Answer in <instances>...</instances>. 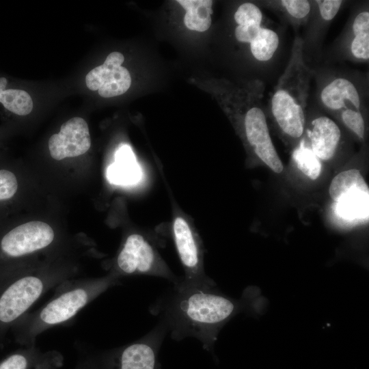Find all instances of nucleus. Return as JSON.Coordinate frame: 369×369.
<instances>
[{
  "label": "nucleus",
  "instance_id": "obj_1",
  "mask_svg": "<svg viewBox=\"0 0 369 369\" xmlns=\"http://www.w3.org/2000/svg\"><path fill=\"white\" fill-rule=\"evenodd\" d=\"M214 286L174 284L150 311L165 323L173 340L193 337L212 352L221 328L245 305L219 293Z\"/></svg>",
  "mask_w": 369,
  "mask_h": 369
},
{
  "label": "nucleus",
  "instance_id": "obj_2",
  "mask_svg": "<svg viewBox=\"0 0 369 369\" xmlns=\"http://www.w3.org/2000/svg\"><path fill=\"white\" fill-rule=\"evenodd\" d=\"M112 274L100 278L67 279L55 288L53 297L29 312L12 328L15 342L23 346L36 344L39 335L72 321L77 314L109 288L120 284Z\"/></svg>",
  "mask_w": 369,
  "mask_h": 369
},
{
  "label": "nucleus",
  "instance_id": "obj_3",
  "mask_svg": "<svg viewBox=\"0 0 369 369\" xmlns=\"http://www.w3.org/2000/svg\"><path fill=\"white\" fill-rule=\"evenodd\" d=\"M305 42L296 36L288 64L270 99V111L277 126L296 146L306 128V109L314 72L304 59Z\"/></svg>",
  "mask_w": 369,
  "mask_h": 369
},
{
  "label": "nucleus",
  "instance_id": "obj_4",
  "mask_svg": "<svg viewBox=\"0 0 369 369\" xmlns=\"http://www.w3.org/2000/svg\"><path fill=\"white\" fill-rule=\"evenodd\" d=\"M74 273L69 268L30 269L17 263L0 268V347L33 305Z\"/></svg>",
  "mask_w": 369,
  "mask_h": 369
},
{
  "label": "nucleus",
  "instance_id": "obj_5",
  "mask_svg": "<svg viewBox=\"0 0 369 369\" xmlns=\"http://www.w3.org/2000/svg\"><path fill=\"white\" fill-rule=\"evenodd\" d=\"M264 92V84L260 80H255L248 89L238 91V103L241 111L238 110L245 139L253 152L272 171L279 174L284 165L270 135L263 109Z\"/></svg>",
  "mask_w": 369,
  "mask_h": 369
},
{
  "label": "nucleus",
  "instance_id": "obj_6",
  "mask_svg": "<svg viewBox=\"0 0 369 369\" xmlns=\"http://www.w3.org/2000/svg\"><path fill=\"white\" fill-rule=\"evenodd\" d=\"M168 332L161 320L140 339L81 359L84 369H160L159 353Z\"/></svg>",
  "mask_w": 369,
  "mask_h": 369
},
{
  "label": "nucleus",
  "instance_id": "obj_7",
  "mask_svg": "<svg viewBox=\"0 0 369 369\" xmlns=\"http://www.w3.org/2000/svg\"><path fill=\"white\" fill-rule=\"evenodd\" d=\"M266 19L260 7L251 2L241 3L234 14L236 41L247 44L251 57L260 63L272 59L280 43L279 34L266 25Z\"/></svg>",
  "mask_w": 369,
  "mask_h": 369
},
{
  "label": "nucleus",
  "instance_id": "obj_8",
  "mask_svg": "<svg viewBox=\"0 0 369 369\" xmlns=\"http://www.w3.org/2000/svg\"><path fill=\"white\" fill-rule=\"evenodd\" d=\"M115 270L111 273L118 278L133 275H151L170 280L174 284L181 279L173 275L159 260L153 246L141 234L128 235L116 260Z\"/></svg>",
  "mask_w": 369,
  "mask_h": 369
},
{
  "label": "nucleus",
  "instance_id": "obj_9",
  "mask_svg": "<svg viewBox=\"0 0 369 369\" xmlns=\"http://www.w3.org/2000/svg\"><path fill=\"white\" fill-rule=\"evenodd\" d=\"M329 193L340 218L348 221L368 219L369 188L359 170L338 174L330 183Z\"/></svg>",
  "mask_w": 369,
  "mask_h": 369
},
{
  "label": "nucleus",
  "instance_id": "obj_10",
  "mask_svg": "<svg viewBox=\"0 0 369 369\" xmlns=\"http://www.w3.org/2000/svg\"><path fill=\"white\" fill-rule=\"evenodd\" d=\"M124 55L117 51L111 53L103 64L90 70L85 77L87 87L98 90L103 98H111L124 94L130 87L131 77L128 70L122 66Z\"/></svg>",
  "mask_w": 369,
  "mask_h": 369
},
{
  "label": "nucleus",
  "instance_id": "obj_11",
  "mask_svg": "<svg viewBox=\"0 0 369 369\" xmlns=\"http://www.w3.org/2000/svg\"><path fill=\"white\" fill-rule=\"evenodd\" d=\"M91 139L87 122L74 117L61 126L60 131L49 140V149L53 159L60 161L85 154L90 148Z\"/></svg>",
  "mask_w": 369,
  "mask_h": 369
},
{
  "label": "nucleus",
  "instance_id": "obj_12",
  "mask_svg": "<svg viewBox=\"0 0 369 369\" xmlns=\"http://www.w3.org/2000/svg\"><path fill=\"white\" fill-rule=\"evenodd\" d=\"M303 137L314 154L320 161H327L336 154L341 131L332 119L322 115L312 120Z\"/></svg>",
  "mask_w": 369,
  "mask_h": 369
},
{
  "label": "nucleus",
  "instance_id": "obj_13",
  "mask_svg": "<svg viewBox=\"0 0 369 369\" xmlns=\"http://www.w3.org/2000/svg\"><path fill=\"white\" fill-rule=\"evenodd\" d=\"M320 101L326 109L338 114L345 109L360 111L362 107L361 94L356 85L344 77H336L321 89Z\"/></svg>",
  "mask_w": 369,
  "mask_h": 369
},
{
  "label": "nucleus",
  "instance_id": "obj_14",
  "mask_svg": "<svg viewBox=\"0 0 369 369\" xmlns=\"http://www.w3.org/2000/svg\"><path fill=\"white\" fill-rule=\"evenodd\" d=\"M344 53L349 59L368 62L369 59V12L359 10L351 18L342 42Z\"/></svg>",
  "mask_w": 369,
  "mask_h": 369
},
{
  "label": "nucleus",
  "instance_id": "obj_15",
  "mask_svg": "<svg viewBox=\"0 0 369 369\" xmlns=\"http://www.w3.org/2000/svg\"><path fill=\"white\" fill-rule=\"evenodd\" d=\"M106 176L115 185H133L141 180V169L128 145L123 144L116 150L115 161L107 167Z\"/></svg>",
  "mask_w": 369,
  "mask_h": 369
},
{
  "label": "nucleus",
  "instance_id": "obj_16",
  "mask_svg": "<svg viewBox=\"0 0 369 369\" xmlns=\"http://www.w3.org/2000/svg\"><path fill=\"white\" fill-rule=\"evenodd\" d=\"M185 10L184 24L191 30L203 32L208 30L212 23L213 3L210 0H178Z\"/></svg>",
  "mask_w": 369,
  "mask_h": 369
},
{
  "label": "nucleus",
  "instance_id": "obj_17",
  "mask_svg": "<svg viewBox=\"0 0 369 369\" xmlns=\"http://www.w3.org/2000/svg\"><path fill=\"white\" fill-rule=\"evenodd\" d=\"M266 4L282 13L295 28L310 20L312 1L306 0L269 1Z\"/></svg>",
  "mask_w": 369,
  "mask_h": 369
},
{
  "label": "nucleus",
  "instance_id": "obj_18",
  "mask_svg": "<svg viewBox=\"0 0 369 369\" xmlns=\"http://www.w3.org/2000/svg\"><path fill=\"white\" fill-rule=\"evenodd\" d=\"M292 159L297 167L310 179L316 180L320 175L321 161L312 152L303 137L293 150Z\"/></svg>",
  "mask_w": 369,
  "mask_h": 369
},
{
  "label": "nucleus",
  "instance_id": "obj_19",
  "mask_svg": "<svg viewBox=\"0 0 369 369\" xmlns=\"http://www.w3.org/2000/svg\"><path fill=\"white\" fill-rule=\"evenodd\" d=\"M43 352L36 344L23 346L0 361V369H31L40 360Z\"/></svg>",
  "mask_w": 369,
  "mask_h": 369
},
{
  "label": "nucleus",
  "instance_id": "obj_20",
  "mask_svg": "<svg viewBox=\"0 0 369 369\" xmlns=\"http://www.w3.org/2000/svg\"><path fill=\"white\" fill-rule=\"evenodd\" d=\"M343 1L317 0L312 1L313 10L315 12L314 32L322 28V25L329 24L340 10ZM312 7V8H313Z\"/></svg>",
  "mask_w": 369,
  "mask_h": 369
},
{
  "label": "nucleus",
  "instance_id": "obj_21",
  "mask_svg": "<svg viewBox=\"0 0 369 369\" xmlns=\"http://www.w3.org/2000/svg\"><path fill=\"white\" fill-rule=\"evenodd\" d=\"M338 114L344 124L363 140L365 137L366 124L361 111L348 108Z\"/></svg>",
  "mask_w": 369,
  "mask_h": 369
},
{
  "label": "nucleus",
  "instance_id": "obj_22",
  "mask_svg": "<svg viewBox=\"0 0 369 369\" xmlns=\"http://www.w3.org/2000/svg\"><path fill=\"white\" fill-rule=\"evenodd\" d=\"M64 364L62 354L55 350L43 353L41 358L31 369H58Z\"/></svg>",
  "mask_w": 369,
  "mask_h": 369
},
{
  "label": "nucleus",
  "instance_id": "obj_23",
  "mask_svg": "<svg viewBox=\"0 0 369 369\" xmlns=\"http://www.w3.org/2000/svg\"><path fill=\"white\" fill-rule=\"evenodd\" d=\"M75 369H84L82 363L81 362V361L79 362V364L76 366Z\"/></svg>",
  "mask_w": 369,
  "mask_h": 369
}]
</instances>
